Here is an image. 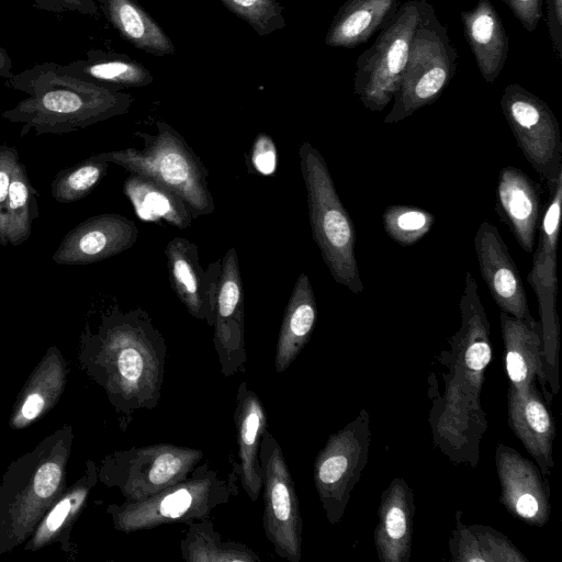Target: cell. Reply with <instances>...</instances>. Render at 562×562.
Instances as JSON below:
<instances>
[{"label":"cell","mask_w":562,"mask_h":562,"mask_svg":"<svg viewBox=\"0 0 562 562\" xmlns=\"http://www.w3.org/2000/svg\"><path fill=\"white\" fill-rule=\"evenodd\" d=\"M157 133H137L144 147L125 148L91 157L113 162L130 171L150 178L176 192L188 205L193 218L215 211L207 183V169L184 138L162 121L156 123Z\"/></svg>","instance_id":"8992f818"},{"label":"cell","mask_w":562,"mask_h":562,"mask_svg":"<svg viewBox=\"0 0 562 562\" xmlns=\"http://www.w3.org/2000/svg\"><path fill=\"white\" fill-rule=\"evenodd\" d=\"M38 9L54 12H75L83 15L98 14L94 0H31Z\"/></svg>","instance_id":"60d3db41"},{"label":"cell","mask_w":562,"mask_h":562,"mask_svg":"<svg viewBox=\"0 0 562 562\" xmlns=\"http://www.w3.org/2000/svg\"><path fill=\"white\" fill-rule=\"evenodd\" d=\"M415 515L414 493L395 477L382 492L374 529V546L381 562H409Z\"/></svg>","instance_id":"7402d4cb"},{"label":"cell","mask_w":562,"mask_h":562,"mask_svg":"<svg viewBox=\"0 0 562 562\" xmlns=\"http://www.w3.org/2000/svg\"><path fill=\"white\" fill-rule=\"evenodd\" d=\"M317 319V305L311 281L302 272L283 313L274 356V369L284 372L308 342Z\"/></svg>","instance_id":"83f0119b"},{"label":"cell","mask_w":562,"mask_h":562,"mask_svg":"<svg viewBox=\"0 0 562 562\" xmlns=\"http://www.w3.org/2000/svg\"><path fill=\"white\" fill-rule=\"evenodd\" d=\"M459 307L461 326L448 339L449 350L439 356V363L446 368L440 373L442 390L428 386V422L435 447L450 462L475 468L487 429L481 395L493 349L490 323L470 272L465 273Z\"/></svg>","instance_id":"6da1fadb"},{"label":"cell","mask_w":562,"mask_h":562,"mask_svg":"<svg viewBox=\"0 0 562 562\" xmlns=\"http://www.w3.org/2000/svg\"><path fill=\"white\" fill-rule=\"evenodd\" d=\"M237 494L234 475L221 477L209 463L196 465L182 481L137 502L110 504L105 512L122 532L202 520Z\"/></svg>","instance_id":"52a82bcc"},{"label":"cell","mask_w":562,"mask_h":562,"mask_svg":"<svg viewBox=\"0 0 562 562\" xmlns=\"http://www.w3.org/2000/svg\"><path fill=\"white\" fill-rule=\"evenodd\" d=\"M434 221L430 212L414 205H390L382 215L385 233L403 247L413 246L424 238Z\"/></svg>","instance_id":"8d00e7d4"},{"label":"cell","mask_w":562,"mask_h":562,"mask_svg":"<svg viewBox=\"0 0 562 562\" xmlns=\"http://www.w3.org/2000/svg\"><path fill=\"white\" fill-rule=\"evenodd\" d=\"M464 37L483 79L493 83L506 63L509 41L502 19L490 0H479L461 11Z\"/></svg>","instance_id":"4316f807"},{"label":"cell","mask_w":562,"mask_h":562,"mask_svg":"<svg viewBox=\"0 0 562 562\" xmlns=\"http://www.w3.org/2000/svg\"><path fill=\"white\" fill-rule=\"evenodd\" d=\"M370 414L361 409L357 417L331 434L316 454L314 485L329 524H338L369 459Z\"/></svg>","instance_id":"7c38bea8"},{"label":"cell","mask_w":562,"mask_h":562,"mask_svg":"<svg viewBox=\"0 0 562 562\" xmlns=\"http://www.w3.org/2000/svg\"><path fill=\"white\" fill-rule=\"evenodd\" d=\"M299 157L313 239L333 279L359 294L363 291V283L355 255L353 222L339 199L319 150L303 142Z\"/></svg>","instance_id":"5b68a950"},{"label":"cell","mask_w":562,"mask_h":562,"mask_svg":"<svg viewBox=\"0 0 562 562\" xmlns=\"http://www.w3.org/2000/svg\"><path fill=\"white\" fill-rule=\"evenodd\" d=\"M98 482L97 463L86 460L82 475L70 486H66L47 509L30 538L24 542V550L35 552L52 543H59L65 552H70L72 527L83 512L88 497Z\"/></svg>","instance_id":"d4e9b609"},{"label":"cell","mask_w":562,"mask_h":562,"mask_svg":"<svg viewBox=\"0 0 562 562\" xmlns=\"http://www.w3.org/2000/svg\"><path fill=\"white\" fill-rule=\"evenodd\" d=\"M474 249L481 276L501 311L535 323L517 266L495 225L487 221L480 224Z\"/></svg>","instance_id":"ac0fdd59"},{"label":"cell","mask_w":562,"mask_h":562,"mask_svg":"<svg viewBox=\"0 0 562 562\" xmlns=\"http://www.w3.org/2000/svg\"><path fill=\"white\" fill-rule=\"evenodd\" d=\"M495 463L501 504L525 524L544 526L551 513L550 487L538 465L502 442L495 450Z\"/></svg>","instance_id":"2e32d148"},{"label":"cell","mask_w":562,"mask_h":562,"mask_svg":"<svg viewBox=\"0 0 562 562\" xmlns=\"http://www.w3.org/2000/svg\"><path fill=\"white\" fill-rule=\"evenodd\" d=\"M499 103L517 146L550 187L562 173V140L555 115L543 100L518 83L504 89Z\"/></svg>","instance_id":"5bb4252c"},{"label":"cell","mask_w":562,"mask_h":562,"mask_svg":"<svg viewBox=\"0 0 562 562\" xmlns=\"http://www.w3.org/2000/svg\"><path fill=\"white\" fill-rule=\"evenodd\" d=\"M58 69L111 89L143 87L154 80L150 72L140 64L97 50H89L85 59L58 64Z\"/></svg>","instance_id":"d6a6232c"},{"label":"cell","mask_w":562,"mask_h":562,"mask_svg":"<svg viewBox=\"0 0 562 562\" xmlns=\"http://www.w3.org/2000/svg\"><path fill=\"white\" fill-rule=\"evenodd\" d=\"M419 12V0L397 7L373 44L358 56L353 91L368 110L382 111L398 90Z\"/></svg>","instance_id":"30bf717a"},{"label":"cell","mask_w":562,"mask_h":562,"mask_svg":"<svg viewBox=\"0 0 562 562\" xmlns=\"http://www.w3.org/2000/svg\"><path fill=\"white\" fill-rule=\"evenodd\" d=\"M398 0H346L325 36L330 47L355 48L368 42L391 19Z\"/></svg>","instance_id":"f1b7e54d"},{"label":"cell","mask_w":562,"mask_h":562,"mask_svg":"<svg viewBox=\"0 0 562 562\" xmlns=\"http://www.w3.org/2000/svg\"><path fill=\"white\" fill-rule=\"evenodd\" d=\"M547 25L553 49L562 61V0H546Z\"/></svg>","instance_id":"7bdbcfd3"},{"label":"cell","mask_w":562,"mask_h":562,"mask_svg":"<svg viewBox=\"0 0 562 562\" xmlns=\"http://www.w3.org/2000/svg\"><path fill=\"white\" fill-rule=\"evenodd\" d=\"M166 355L165 338L146 311L113 306L94 327L86 325L78 361L103 389L115 413L127 417L158 405Z\"/></svg>","instance_id":"7a4b0ae2"},{"label":"cell","mask_w":562,"mask_h":562,"mask_svg":"<svg viewBox=\"0 0 562 562\" xmlns=\"http://www.w3.org/2000/svg\"><path fill=\"white\" fill-rule=\"evenodd\" d=\"M202 450L172 443L131 447L106 454L98 465L99 482L137 502L184 480L202 460Z\"/></svg>","instance_id":"9c48e42d"},{"label":"cell","mask_w":562,"mask_h":562,"mask_svg":"<svg viewBox=\"0 0 562 562\" xmlns=\"http://www.w3.org/2000/svg\"><path fill=\"white\" fill-rule=\"evenodd\" d=\"M12 59L8 52L0 46V78L7 80L13 76Z\"/></svg>","instance_id":"ee69618b"},{"label":"cell","mask_w":562,"mask_h":562,"mask_svg":"<svg viewBox=\"0 0 562 562\" xmlns=\"http://www.w3.org/2000/svg\"><path fill=\"white\" fill-rule=\"evenodd\" d=\"M263 529L278 557L290 562L302 558L303 521L294 481L283 451L267 429L261 438Z\"/></svg>","instance_id":"4fadbf2b"},{"label":"cell","mask_w":562,"mask_h":562,"mask_svg":"<svg viewBox=\"0 0 562 562\" xmlns=\"http://www.w3.org/2000/svg\"><path fill=\"white\" fill-rule=\"evenodd\" d=\"M231 12L247 22L260 36L283 29V7L278 0H220Z\"/></svg>","instance_id":"74e56055"},{"label":"cell","mask_w":562,"mask_h":562,"mask_svg":"<svg viewBox=\"0 0 562 562\" xmlns=\"http://www.w3.org/2000/svg\"><path fill=\"white\" fill-rule=\"evenodd\" d=\"M4 86L26 94L1 112L5 121L22 124L21 137L31 130L36 136L82 130L126 113L133 102L130 94L61 72L54 61L13 74Z\"/></svg>","instance_id":"3957f363"},{"label":"cell","mask_w":562,"mask_h":562,"mask_svg":"<svg viewBox=\"0 0 562 562\" xmlns=\"http://www.w3.org/2000/svg\"><path fill=\"white\" fill-rule=\"evenodd\" d=\"M549 406L537 383L520 395L507 392L508 424L542 475H549L554 465L555 420Z\"/></svg>","instance_id":"44dd1931"},{"label":"cell","mask_w":562,"mask_h":562,"mask_svg":"<svg viewBox=\"0 0 562 562\" xmlns=\"http://www.w3.org/2000/svg\"><path fill=\"white\" fill-rule=\"evenodd\" d=\"M165 256L170 286L187 311L196 319L214 323V293L221 272V260L211 262L205 271L194 243L183 237L172 238Z\"/></svg>","instance_id":"d6986e66"},{"label":"cell","mask_w":562,"mask_h":562,"mask_svg":"<svg viewBox=\"0 0 562 562\" xmlns=\"http://www.w3.org/2000/svg\"><path fill=\"white\" fill-rule=\"evenodd\" d=\"M234 424L241 487L250 501L256 502L262 491L259 449L262 435L268 429V416L261 400L245 381L236 393Z\"/></svg>","instance_id":"484cf974"},{"label":"cell","mask_w":562,"mask_h":562,"mask_svg":"<svg viewBox=\"0 0 562 562\" xmlns=\"http://www.w3.org/2000/svg\"><path fill=\"white\" fill-rule=\"evenodd\" d=\"M180 540V553L187 562H260V557L237 541L223 540L211 520L202 519L188 524Z\"/></svg>","instance_id":"e575fe53"},{"label":"cell","mask_w":562,"mask_h":562,"mask_svg":"<svg viewBox=\"0 0 562 562\" xmlns=\"http://www.w3.org/2000/svg\"><path fill=\"white\" fill-rule=\"evenodd\" d=\"M72 442V426L65 424L8 465L0 482V557L24 544L66 488Z\"/></svg>","instance_id":"277c9868"},{"label":"cell","mask_w":562,"mask_h":562,"mask_svg":"<svg viewBox=\"0 0 562 562\" xmlns=\"http://www.w3.org/2000/svg\"><path fill=\"white\" fill-rule=\"evenodd\" d=\"M456 512V528L449 539V561L528 562L527 557L504 533L491 526L465 525Z\"/></svg>","instance_id":"f546056e"},{"label":"cell","mask_w":562,"mask_h":562,"mask_svg":"<svg viewBox=\"0 0 562 562\" xmlns=\"http://www.w3.org/2000/svg\"><path fill=\"white\" fill-rule=\"evenodd\" d=\"M419 1V19L398 90L384 119L386 124L397 123L435 102L457 71L458 53L448 27L440 22L429 2Z\"/></svg>","instance_id":"ba28073f"},{"label":"cell","mask_w":562,"mask_h":562,"mask_svg":"<svg viewBox=\"0 0 562 562\" xmlns=\"http://www.w3.org/2000/svg\"><path fill=\"white\" fill-rule=\"evenodd\" d=\"M539 189L528 175L516 167H504L498 175L495 209L527 252L533 250L541 220Z\"/></svg>","instance_id":"cb8c5ba5"},{"label":"cell","mask_w":562,"mask_h":562,"mask_svg":"<svg viewBox=\"0 0 562 562\" xmlns=\"http://www.w3.org/2000/svg\"><path fill=\"white\" fill-rule=\"evenodd\" d=\"M37 198L24 165L19 161L0 209V245L19 246L29 239L33 221L38 217Z\"/></svg>","instance_id":"836d02e7"},{"label":"cell","mask_w":562,"mask_h":562,"mask_svg":"<svg viewBox=\"0 0 562 562\" xmlns=\"http://www.w3.org/2000/svg\"><path fill=\"white\" fill-rule=\"evenodd\" d=\"M137 237L132 220L116 213L94 215L65 235L52 259L64 266L99 262L130 249Z\"/></svg>","instance_id":"e0dca14e"},{"label":"cell","mask_w":562,"mask_h":562,"mask_svg":"<svg viewBox=\"0 0 562 562\" xmlns=\"http://www.w3.org/2000/svg\"><path fill=\"white\" fill-rule=\"evenodd\" d=\"M109 162L91 156L69 168L60 170L54 178L50 192L59 203H72L89 194L106 175Z\"/></svg>","instance_id":"d590c367"},{"label":"cell","mask_w":562,"mask_h":562,"mask_svg":"<svg viewBox=\"0 0 562 562\" xmlns=\"http://www.w3.org/2000/svg\"><path fill=\"white\" fill-rule=\"evenodd\" d=\"M550 200L539 224V238L527 280L533 289L540 315L542 333V358L550 392L560 391V323L557 313V249L562 207V173L549 187Z\"/></svg>","instance_id":"8fae6325"},{"label":"cell","mask_w":562,"mask_h":562,"mask_svg":"<svg viewBox=\"0 0 562 562\" xmlns=\"http://www.w3.org/2000/svg\"><path fill=\"white\" fill-rule=\"evenodd\" d=\"M19 161V153L13 146L0 145V209L8 198L12 173Z\"/></svg>","instance_id":"b9f144b4"},{"label":"cell","mask_w":562,"mask_h":562,"mask_svg":"<svg viewBox=\"0 0 562 562\" xmlns=\"http://www.w3.org/2000/svg\"><path fill=\"white\" fill-rule=\"evenodd\" d=\"M254 168L263 176L272 175L277 169V148L271 137L258 134L250 156Z\"/></svg>","instance_id":"f35d334b"},{"label":"cell","mask_w":562,"mask_h":562,"mask_svg":"<svg viewBox=\"0 0 562 562\" xmlns=\"http://www.w3.org/2000/svg\"><path fill=\"white\" fill-rule=\"evenodd\" d=\"M524 29L532 32L542 18V0H503Z\"/></svg>","instance_id":"ab89813d"},{"label":"cell","mask_w":562,"mask_h":562,"mask_svg":"<svg viewBox=\"0 0 562 562\" xmlns=\"http://www.w3.org/2000/svg\"><path fill=\"white\" fill-rule=\"evenodd\" d=\"M66 381L65 358L56 346H50L13 403L9 417L10 428L25 429L49 413L60 400Z\"/></svg>","instance_id":"603a6c76"},{"label":"cell","mask_w":562,"mask_h":562,"mask_svg":"<svg viewBox=\"0 0 562 562\" xmlns=\"http://www.w3.org/2000/svg\"><path fill=\"white\" fill-rule=\"evenodd\" d=\"M123 192L143 221H162L178 228H186L192 223L193 216L187 203L150 178L130 173L123 183Z\"/></svg>","instance_id":"4dcf8cb0"},{"label":"cell","mask_w":562,"mask_h":562,"mask_svg":"<svg viewBox=\"0 0 562 562\" xmlns=\"http://www.w3.org/2000/svg\"><path fill=\"white\" fill-rule=\"evenodd\" d=\"M499 319L508 390L520 395L531 383H537L544 401L551 405L553 394L544 374L540 322L529 323L502 311Z\"/></svg>","instance_id":"ffe728a7"},{"label":"cell","mask_w":562,"mask_h":562,"mask_svg":"<svg viewBox=\"0 0 562 562\" xmlns=\"http://www.w3.org/2000/svg\"><path fill=\"white\" fill-rule=\"evenodd\" d=\"M119 33L146 53L171 55L176 48L159 24L135 0H97Z\"/></svg>","instance_id":"1f68e13d"},{"label":"cell","mask_w":562,"mask_h":562,"mask_svg":"<svg viewBox=\"0 0 562 562\" xmlns=\"http://www.w3.org/2000/svg\"><path fill=\"white\" fill-rule=\"evenodd\" d=\"M213 345L225 378L244 371L245 349L244 290L238 256L229 248L221 260L214 293Z\"/></svg>","instance_id":"9a60e30c"}]
</instances>
